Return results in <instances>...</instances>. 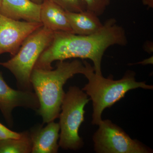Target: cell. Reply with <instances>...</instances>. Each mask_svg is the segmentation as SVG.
I'll return each instance as SVG.
<instances>
[{"label":"cell","mask_w":153,"mask_h":153,"mask_svg":"<svg viewBox=\"0 0 153 153\" xmlns=\"http://www.w3.org/2000/svg\"><path fill=\"white\" fill-rule=\"evenodd\" d=\"M127 39L124 29L114 19H108L98 32L89 35L55 32L52 41L40 55L34 68L50 70L56 60L69 58L90 59L96 74L102 75L101 62L105 52L113 45L125 46Z\"/></svg>","instance_id":"6da1fadb"},{"label":"cell","mask_w":153,"mask_h":153,"mask_svg":"<svg viewBox=\"0 0 153 153\" xmlns=\"http://www.w3.org/2000/svg\"><path fill=\"white\" fill-rule=\"evenodd\" d=\"M86 69L85 63L78 60L59 61L55 69L33 68L30 81L39 100L40 107L37 111L43 123L53 121L59 117L65 94L63 85L75 74H84Z\"/></svg>","instance_id":"7a4b0ae2"},{"label":"cell","mask_w":153,"mask_h":153,"mask_svg":"<svg viewBox=\"0 0 153 153\" xmlns=\"http://www.w3.org/2000/svg\"><path fill=\"white\" fill-rule=\"evenodd\" d=\"M84 62L86 70L83 75L88 79V83L82 90L85 91L92 101L93 125H98L102 120L103 111L123 98L129 91L137 88L153 89V85L137 81L135 73L132 71L127 72L122 79L114 80L111 76L106 78L102 75L96 74L93 67L86 61Z\"/></svg>","instance_id":"3957f363"},{"label":"cell","mask_w":153,"mask_h":153,"mask_svg":"<svg viewBox=\"0 0 153 153\" xmlns=\"http://www.w3.org/2000/svg\"><path fill=\"white\" fill-rule=\"evenodd\" d=\"M55 32L42 26L26 38L16 54L0 65L11 71L19 90L32 91L30 76L40 55L51 43Z\"/></svg>","instance_id":"277c9868"},{"label":"cell","mask_w":153,"mask_h":153,"mask_svg":"<svg viewBox=\"0 0 153 153\" xmlns=\"http://www.w3.org/2000/svg\"><path fill=\"white\" fill-rule=\"evenodd\" d=\"M89 100L87 94L77 86H71L65 93L58 117L60 131L59 145L62 149L76 150L83 146L78 131L84 120V108Z\"/></svg>","instance_id":"5b68a950"},{"label":"cell","mask_w":153,"mask_h":153,"mask_svg":"<svg viewBox=\"0 0 153 153\" xmlns=\"http://www.w3.org/2000/svg\"><path fill=\"white\" fill-rule=\"evenodd\" d=\"M94 134V150L97 153H149L152 149L132 139L120 127L109 120H102Z\"/></svg>","instance_id":"8992f818"},{"label":"cell","mask_w":153,"mask_h":153,"mask_svg":"<svg viewBox=\"0 0 153 153\" xmlns=\"http://www.w3.org/2000/svg\"><path fill=\"white\" fill-rule=\"evenodd\" d=\"M43 26L40 22H20L0 14V55L14 56L26 38Z\"/></svg>","instance_id":"52a82bcc"},{"label":"cell","mask_w":153,"mask_h":153,"mask_svg":"<svg viewBox=\"0 0 153 153\" xmlns=\"http://www.w3.org/2000/svg\"><path fill=\"white\" fill-rule=\"evenodd\" d=\"M18 107L37 111L40 104L35 92L11 88L6 83L0 71V110L9 126L13 125L12 114L14 108Z\"/></svg>","instance_id":"ba28073f"},{"label":"cell","mask_w":153,"mask_h":153,"mask_svg":"<svg viewBox=\"0 0 153 153\" xmlns=\"http://www.w3.org/2000/svg\"><path fill=\"white\" fill-rule=\"evenodd\" d=\"M59 123L53 121L47 123L46 126L38 125L31 129L30 132L32 142V153H56L59 145L60 137Z\"/></svg>","instance_id":"9c48e42d"},{"label":"cell","mask_w":153,"mask_h":153,"mask_svg":"<svg viewBox=\"0 0 153 153\" xmlns=\"http://www.w3.org/2000/svg\"><path fill=\"white\" fill-rule=\"evenodd\" d=\"M41 4L31 0H1L0 3V14L17 21L41 23Z\"/></svg>","instance_id":"30bf717a"},{"label":"cell","mask_w":153,"mask_h":153,"mask_svg":"<svg viewBox=\"0 0 153 153\" xmlns=\"http://www.w3.org/2000/svg\"><path fill=\"white\" fill-rule=\"evenodd\" d=\"M40 18L43 26L53 32L72 33L66 11L50 0L41 4Z\"/></svg>","instance_id":"8fae6325"},{"label":"cell","mask_w":153,"mask_h":153,"mask_svg":"<svg viewBox=\"0 0 153 153\" xmlns=\"http://www.w3.org/2000/svg\"><path fill=\"white\" fill-rule=\"evenodd\" d=\"M66 13L72 33L76 35H91L98 32L103 27L98 16L89 11L79 13L66 11Z\"/></svg>","instance_id":"7c38bea8"},{"label":"cell","mask_w":153,"mask_h":153,"mask_svg":"<svg viewBox=\"0 0 153 153\" xmlns=\"http://www.w3.org/2000/svg\"><path fill=\"white\" fill-rule=\"evenodd\" d=\"M32 142L30 132H22L19 139L0 141V153H32Z\"/></svg>","instance_id":"4fadbf2b"},{"label":"cell","mask_w":153,"mask_h":153,"mask_svg":"<svg viewBox=\"0 0 153 153\" xmlns=\"http://www.w3.org/2000/svg\"><path fill=\"white\" fill-rule=\"evenodd\" d=\"M66 12L79 13L86 10L84 0H50Z\"/></svg>","instance_id":"5bb4252c"},{"label":"cell","mask_w":153,"mask_h":153,"mask_svg":"<svg viewBox=\"0 0 153 153\" xmlns=\"http://www.w3.org/2000/svg\"><path fill=\"white\" fill-rule=\"evenodd\" d=\"M86 10L93 13L99 16L102 15L107 7L109 5L111 0H84Z\"/></svg>","instance_id":"9a60e30c"},{"label":"cell","mask_w":153,"mask_h":153,"mask_svg":"<svg viewBox=\"0 0 153 153\" xmlns=\"http://www.w3.org/2000/svg\"><path fill=\"white\" fill-rule=\"evenodd\" d=\"M22 135V132L13 131L0 123V141L11 139H19L21 138Z\"/></svg>","instance_id":"2e32d148"},{"label":"cell","mask_w":153,"mask_h":153,"mask_svg":"<svg viewBox=\"0 0 153 153\" xmlns=\"http://www.w3.org/2000/svg\"><path fill=\"white\" fill-rule=\"evenodd\" d=\"M144 5L147 6L149 7H153V0H142Z\"/></svg>","instance_id":"e0dca14e"},{"label":"cell","mask_w":153,"mask_h":153,"mask_svg":"<svg viewBox=\"0 0 153 153\" xmlns=\"http://www.w3.org/2000/svg\"><path fill=\"white\" fill-rule=\"evenodd\" d=\"M153 63V57H150L148 59H146L144 60L142 62H141L140 64H143V65H146V64H152Z\"/></svg>","instance_id":"ac0fdd59"},{"label":"cell","mask_w":153,"mask_h":153,"mask_svg":"<svg viewBox=\"0 0 153 153\" xmlns=\"http://www.w3.org/2000/svg\"><path fill=\"white\" fill-rule=\"evenodd\" d=\"M31 1L36 4H41L44 0H31Z\"/></svg>","instance_id":"d6986e66"},{"label":"cell","mask_w":153,"mask_h":153,"mask_svg":"<svg viewBox=\"0 0 153 153\" xmlns=\"http://www.w3.org/2000/svg\"><path fill=\"white\" fill-rule=\"evenodd\" d=\"M1 0H0V3H1Z\"/></svg>","instance_id":"ffe728a7"}]
</instances>
